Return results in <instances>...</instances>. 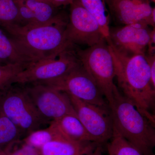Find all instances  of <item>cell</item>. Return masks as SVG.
<instances>
[{"instance_id":"cell-27","label":"cell","mask_w":155,"mask_h":155,"mask_svg":"<svg viewBox=\"0 0 155 155\" xmlns=\"http://www.w3.org/2000/svg\"><path fill=\"white\" fill-rule=\"evenodd\" d=\"M51 4L56 8H58L61 6H67L72 4L74 0H48Z\"/></svg>"},{"instance_id":"cell-8","label":"cell","mask_w":155,"mask_h":155,"mask_svg":"<svg viewBox=\"0 0 155 155\" xmlns=\"http://www.w3.org/2000/svg\"><path fill=\"white\" fill-rule=\"evenodd\" d=\"M24 87L39 113L49 122L69 114H76L69 96L51 87L41 83Z\"/></svg>"},{"instance_id":"cell-26","label":"cell","mask_w":155,"mask_h":155,"mask_svg":"<svg viewBox=\"0 0 155 155\" xmlns=\"http://www.w3.org/2000/svg\"><path fill=\"white\" fill-rule=\"evenodd\" d=\"M155 28L151 31L149 41L148 44L146 54H153L155 53Z\"/></svg>"},{"instance_id":"cell-2","label":"cell","mask_w":155,"mask_h":155,"mask_svg":"<svg viewBox=\"0 0 155 155\" xmlns=\"http://www.w3.org/2000/svg\"><path fill=\"white\" fill-rule=\"evenodd\" d=\"M108 45L121 94L155 125L152 110L155 107V88L152 84L149 66L144 55L128 57L120 54L111 45Z\"/></svg>"},{"instance_id":"cell-16","label":"cell","mask_w":155,"mask_h":155,"mask_svg":"<svg viewBox=\"0 0 155 155\" xmlns=\"http://www.w3.org/2000/svg\"><path fill=\"white\" fill-rule=\"evenodd\" d=\"M0 64H20L28 67L29 61L0 26Z\"/></svg>"},{"instance_id":"cell-22","label":"cell","mask_w":155,"mask_h":155,"mask_svg":"<svg viewBox=\"0 0 155 155\" xmlns=\"http://www.w3.org/2000/svg\"><path fill=\"white\" fill-rule=\"evenodd\" d=\"M27 67L20 64L0 65V91L13 85L17 74Z\"/></svg>"},{"instance_id":"cell-18","label":"cell","mask_w":155,"mask_h":155,"mask_svg":"<svg viewBox=\"0 0 155 155\" xmlns=\"http://www.w3.org/2000/svg\"><path fill=\"white\" fill-rule=\"evenodd\" d=\"M32 12L39 24L51 22L61 14L58 13L57 9L51 4L40 0H22Z\"/></svg>"},{"instance_id":"cell-13","label":"cell","mask_w":155,"mask_h":155,"mask_svg":"<svg viewBox=\"0 0 155 155\" xmlns=\"http://www.w3.org/2000/svg\"><path fill=\"white\" fill-rule=\"evenodd\" d=\"M99 145L94 142L77 143L61 138L48 143L40 150L41 155H88Z\"/></svg>"},{"instance_id":"cell-29","label":"cell","mask_w":155,"mask_h":155,"mask_svg":"<svg viewBox=\"0 0 155 155\" xmlns=\"http://www.w3.org/2000/svg\"><path fill=\"white\" fill-rule=\"evenodd\" d=\"M5 151L4 150L0 149V155H5Z\"/></svg>"},{"instance_id":"cell-10","label":"cell","mask_w":155,"mask_h":155,"mask_svg":"<svg viewBox=\"0 0 155 155\" xmlns=\"http://www.w3.org/2000/svg\"><path fill=\"white\" fill-rule=\"evenodd\" d=\"M68 96L78 118L94 142L101 146L108 142L114 132L110 110Z\"/></svg>"},{"instance_id":"cell-17","label":"cell","mask_w":155,"mask_h":155,"mask_svg":"<svg viewBox=\"0 0 155 155\" xmlns=\"http://www.w3.org/2000/svg\"><path fill=\"white\" fill-rule=\"evenodd\" d=\"M25 134L0 108V149L5 150L21 141Z\"/></svg>"},{"instance_id":"cell-5","label":"cell","mask_w":155,"mask_h":155,"mask_svg":"<svg viewBox=\"0 0 155 155\" xmlns=\"http://www.w3.org/2000/svg\"><path fill=\"white\" fill-rule=\"evenodd\" d=\"M75 51L82 67L95 81L108 104L110 103L119 91L114 83V60L107 40Z\"/></svg>"},{"instance_id":"cell-12","label":"cell","mask_w":155,"mask_h":155,"mask_svg":"<svg viewBox=\"0 0 155 155\" xmlns=\"http://www.w3.org/2000/svg\"><path fill=\"white\" fill-rule=\"evenodd\" d=\"M151 0H108L106 2L112 14L125 25L144 23L155 28V8Z\"/></svg>"},{"instance_id":"cell-21","label":"cell","mask_w":155,"mask_h":155,"mask_svg":"<svg viewBox=\"0 0 155 155\" xmlns=\"http://www.w3.org/2000/svg\"><path fill=\"white\" fill-rule=\"evenodd\" d=\"M22 25L15 0H0V26L8 24Z\"/></svg>"},{"instance_id":"cell-19","label":"cell","mask_w":155,"mask_h":155,"mask_svg":"<svg viewBox=\"0 0 155 155\" xmlns=\"http://www.w3.org/2000/svg\"><path fill=\"white\" fill-rule=\"evenodd\" d=\"M61 138H65L51 122L49 126L47 128L35 130L26 135L21 140L25 144L40 150L48 143Z\"/></svg>"},{"instance_id":"cell-28","label":"cell","mask_w":155,"mask_h":155,"mask_svg":"<svg viewBox=\"0 0 155 155\" xmlns=\"http://www.w3.org/2000/svg\"><path fill=\"white\" fill-rule=\"evenodd\" d=\"M88 155H103L102 154L101 146H98L93 152Z\"/></svg>"},{"instance_id":"cell-15","label":"cell","mask_w":155,"mask_h":155,"mask_svg":"<svg viewBox=\"0 0 155 155\" xmlns=\"http://www.w3.org/2000/svg\"><path fill=\"white\" fill-rule=\"evenodd\" d=\"M95 19L107 41L110 37V15L105 0H76Z\"/></svg>"},{"instance_id":"cell-23","label":"cell","mask_w":155,"mask_h":155,"mask_svg":"<svg viewBox=\"0 0 155 155\" xmlns=\"http://www.w3.org/2000/svg\"><path fill=\"white\" fill-rule=\"evenodd\" d=\"M17 143L5 150V155H41L40 150L23 143L22 140L18 147Z\"/></svg>"},{"instance_id":"cell-6","label":"cell","mask_w":155,"mask_h":155,"mask_svg":"<svg viewBox=\"0 0 155 155\" xmlns=\"http://www.w3.org/2000/svg\"><path fill=\"white\" fill-rule=\"evenodd\" d=\"M73 48L64 51L55 58L30 64L17 74L14 84L25 85L41 83L65 76L81 64Z\"/></svg>"},{"instance_id":"cell-30","label":"cell","mask_w":155,"mask_h":155,"mask_svg":"<svg viewBox=\"0 0 155 155\" xmlns=\"http://www.w3.org/2000/svg\"><path fill=\"white\" fill-rule=\"evenodd\" d=\"M40 1H45V2H50L49 1H48V0H40Z\"/></svg>"},{"instance_id":"cell-7","label":"cell","mask_w":155,"mask_h":155,"mask_svg":"<svg viewBox=\"0 0 155 155\" xmlns=\"http://www.w3.org/2000/svg\"><path fill=\"white\" fill-rule=\"evenodd\" d=\"M36 83L48 85L85 102L109 110L99 87L81 64L63 77Z\"/></svg>"},{"instance_id":"cell-25","label":"cell","mask_w":155,"mask_h":155,"mask_svg":"<svg viewBox=\"0 0 155 155\" xmlns=\"http://www.w3.org/2000/svg\"><path fill=\"white\" fill-rule=\"evenodd\" d=\"M144 56L149 66L152 84L153 87L155 88V54H146Z\"/></svg>"},{"instance_id":"cell-1","label":"cell","mask_w":155,"mask_h":155,"mask_svg":"<svg viewBox=\"0 0 155 155\" xmlns=\"http://www.w3.org/2000/svg\"><path fill=\"white\" fill-rule=\"evenodd\" d=\"M68 21L61 14L54 20L45 24H11L1 27L31 64L55 58L64 51L73 48L74 46L67 42L65 35Z\"/></svg>"},{"instance_id":"cell-20","label":"cell","mask_w":155,"mask_h":155,"mask_svg":"<svg viewBox=\"0 0 155 155\" xmlns=\"http://www.w3.org/2000/svg\"><path fill=\"white\" fill-rule=\"evenodd\" d=\"M109 141L107 144L109 155H144L115 130Z\"/></svg>"},{"instance_id":"cell-14","label":"cell","mask_w":155,"mask_h":155,"mask_svg":"<svg viewBox=\"0 0 155 155\" xmlns=\"http://www.w3.org/2000/svg\"><path fill=\"white\" fill-rule=\"evenodd\" d=\"M51 122L62 136L68 140L77 143L94 142L76 114H67Z\"/></svg>"},{"instance_id":"cell-31","label":"cell","mask_w":155,"mask_h":155,"mask_svg":"<svg viewBox=\"0 0 155 155\" xmlns=\"http://www.w3.org/2000/svg\"><path fill=\"white\" fill-rule=\"evenodd\" d=\"M108 1V0H105L106 2H107V1Z\"/></svg>"},{"instance_id":"cell-32","label":"cell","mask_w":155,"mask_h":155,"mask_svg":"<svg viewBox=\"0 0 155 155\" xmlns=\"http://www.w3.org/2000/svg\"><path fill=\"white\" fill-rule=\"evenodd\" d=\"M0 65H3V64H0Z\"/></svg>"},{"instance_id":"cell-3","label":"cell","mask_w":155,"mask_h":155,"mask_svg":"<svg viewBox=\"0 0 155 155\" xmlns=\"http://www.w3.org/2000/svg\"><path fill=\"white\" fill-rule=\"evenodd\" d=\"M108 105L114 130L144 155H151L155 146V125L119 91Z\"/></svg>"},{"instance_id":"cell-11","label":"cell","mask_w":155,"mask_h":155,"mask_svg":"<svg viewBox=\"0 0 155 155\" xmlns=\"http://www.w3.org/2000/svg\"><path fill=\"white\" fill-rule=\"evenodd\" d=\"M151 31L150 26L144 23H132L121 27H110L109 40L107 42L124 55H144Z\"/></svg>"},{"instance_id":"cell-24","label":"cell","mask_w":155,"mask_h":155,"mask_svg":"<svg viewBox=\"0 0 155 155\" xmlns=\"http://www.w3.org/2000/svg\"><path fill=\"white\" fill-rule=\"evenodd\" d=\"M18 7L19 16L22 20V25L39 24L35 18L32 12L25 5L22 0H15Z\"/></svg>"},{"instance_id":"cell-4","label":"cell","mask_w":155,"mask_h":155,"mask_svg":"<svg viewBox=\"0 0 155 155\" xmlns=\"http://www.w3.org/2000/svg\"><path fill=\"white\" fill-rule=\"evenodd\" d=\"M0 108L25 136L51 122L39 113L24 87L12 85L0 91Z\"/></svg>"},{"instance_id":"cell-9","label":"cell","mask_w":155,"mask_h":155,"mask_svg":"<svg viewBox=\"0 0 155 155\" xmlns=\"http://www.w3.org/2000/svg\"><path fill=\"white\" fill-rule=\"evenodd\" d=\"M70 6L65 30L69 44L84 45L90 47L106 39L96 20L76 0Z\"/></svg>"}]
</instances>
